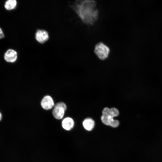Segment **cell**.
Wrapping results in <instances>:
<instances>
[{
  "label": "cell",
  "instance_id": "cell-1",
  "mask_svg": "<svg viewBox=\"0 0 162 162\" xmlns=\"http://www.w3.org/2000/svg\"><path fill=\"white\" fill-rule=\"evenodd\" d=\"M70 7L86 25H92L98 19L99 10L94 0H76L70 5Z\"/></svg>",
  "mask_w": 162,
  "mask_h": 162
},
{
  "label": "cell",
  "instance_id": "cell-2",
  "mask_svg": "<svg viewBox=\"0 0 162 162\" xmlns=\"http://www.w3.org/2000/svg\"><path fill=\"white\" fill-rule=\"evenodd\" d=\"M94 52L100 60H104L109 56L110 52L109 47L103 42L97 43L95 46Z\"/></svg>",
  "mask_w": 162,
  "mask_h": 162
},
{
  "label": "cell",
  "instance_id": "cell-3",
  "mask_svg": "<svg viewBox=\"0 0 162 162\" xmlns=\"http://www.w3.org/2000/svg\"><path fill=\"white\" fill-rule=\"evenodd\" d=\"M67 109V106L63 102H60L57 103L55 104L52 112L53 116L58 120L62 119Z\"/></svg>",
  "mask_w": 162,
  "mask_h": 162
},
{
  "label": "cell",
  "instance_id": "cell-4",
  "mask_svg": "<svg viewBox=\"0 0 162 162\" xmlns=\"http://www.w3.org/2000/svg\"><path fill=\"white\" fill-rule=\"evenodd\" d=\"M35 38L38 42L43 44L48 40L49 38V35L46 31L44 29H38L35 33Z\"/></svg>",
  "mask_w": 162,
  "mask_h": 162
},
{
  "label": "cell",
  "instance_id": "cell-5",
  "mask_svg": "<svg viewBox=\"0 0 162 162\" xmlns=\"http://www.w3.org/2000/svg\"><path fill=\"white\" fill-rule=\"evenodd\" d=\"M42 108L44 110H49L54 107L55 104L52 98L49 95L44 97L40 102Z\"/></svg>",
  "mask_w": 162,
  "mask_h": 162
},
{
  "label": "cell",
  "instance_id": "cell-6",
  "mask_svg": "<svg viewBox=\"0 0 162 162\" xmlns=\"http://www.w3.org/2000/svg\"><path fill=\"white\" fill-rule=\"evenodd\" d=\"M18 55L17 52L12 49H8L5 52L4 58L5 61L8 62L14 63L17 59Z\"/></svg>",
  "mask_w": 162,
  "mask_h": 162
},
{
  "label": "cell",
  "instance_id": "cell-7",
  "mask_svg": "<svg viewBox=\"0 0 162 162\" xmlns=\"http://www.w3.org/2000/svg\"><path fill=\"white\" fill-rule=\"evenodd\" d=\"M74 125V120L72 118L67 117L64 118L62 122V128L65 130L69 131L72 130Z\"/></svg>",
  "mask_w": 162,
  "mask_h": 162
},
{
  "label": "cell",
  "instance_id": "cell-8",
  "mask_svg": "<svg viewBox=\"0 0 162 162\" xmlns=\"http://www.w3.org/2000/svg\"><path fill=\"white\" fill-rule=\"evenodd\" d=\"M82 125L86 130L88 131H91L94 127L95 122L92 118H87L83 121Z\"/></svg>",
  "mask_w": 162,
  "mask_h": 162
},
{
  "label": "cell",
  "instance_id": "cell-9",
  "mask_svg": "<svg viewBox=\"0 0 162 162\" xmlns=\"http://www.w3.org/2000/svg\"><path fill=\"white\" fill-rule=\"evenodd\" d=\"M17 4V2L16 0H8L5 3L4 7L7 10H11L14 9Z\"/></svg>",
  "mask_w": 162,
  "mask_h": 162
},
{
  "label": "cell",
  "instance_id": "cell-10",
  "mask_svg": "<svg viewBox=\"0 0 162 162\" xmlns=\"http://www.w3.org/2000/svg\"><path fill=\"white\" fill-rule=\"evenodd\" d=\"M114 119L113 118H109L106 116L102 115L101 119L102 122L105 124L110 125L112 121Z\"/></svg>",
  "mask_w": 162,
  "mask_h": 162
},
{
  "label": "cell",
  "instance_id": "cell-11",
  "mask_svg": "<svg viewBox=\"0 0 162 162\" xmlns=\"http://www.w3.org/2000/svg\"><path fill=\"white\" fill-rule=\"evenodd\" d=\"M119 114L118 110L115 108H112L110 109V116L112 117L118 116Z\"/></svg>",
  "mask_w": 162,
  "mask_h": 162
},
{
  "label": "cell",
  "instance_id": "cell-12",
  "mask_svg": "<svg viewBox=\"0 0 162 162\" xmlns=\"http://www.w3.org/2000/svg\"><path fill=\"white\" fill-rule=\"evenodd\" d=\"M102 115L110 118H112L110 116V109L108 107H105L102 111Z\"/></svg>",
  "mask_w": 162,
  "mask_h": 162
},
{
  "label": "cell",
  "instance_id": "cell-13",
  "mask_svg": "<svg viewBox=\"0 0 162 162\" xmlns=\"http://www.w3.org/2000/svg\"><path fill=\"white\" fill-rule=\"evenodd\" d=\"M4 35L2 29L0 27V39L4 37Z\"/></svg>",
  "mask_w": 162,
  "mask_h": 162
},
{
  "label": "cell",
  "instance_id": "cell-14",
  "mask_svg": "<svg viewBox=\"0 0 162 162\" xmlns=\"http://www.w3.org/2000/svg\"><path fill=\"white\" fill-rule=\"evenodd\" d=\"M2 118V114L0 112V121L1 120Z\"/></svg>",
  "mask_w": 162,
  "mask_h": 162
}]
</instances>
